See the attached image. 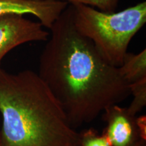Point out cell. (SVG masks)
Listing matches in <instances>:
<instances>
[{"instance_id":"obj_13","label":"cell","mask_w":146,"mask_h":146,"mask_svg":"<svg viewBox=\"0 0 146 146\" xmlns=\"http://www.w3.org/2000/svg\"><path fill=\"white\" fill-rule=\"evenodd\" d=\"M78 146H79V145H78Z\"/></svg>"},{"instance_id":"obj_5","label":"cell","mask_w":146,"mask_h":146,"mask_svg":"<svg viewBox=\"0 0 146 146\" xmlns=\"http://www.w3.org/2000/svg\"><path fill=\"white\" fill-rule=\"evenodd\" d=\"M102 113V118L106 123L104 133L112 146H132L141 139H146V132L140 128L137 117L127 108L114 104Z\"/></svg>"},{"instance_id":"obj_10","label":"cell","mask_w":146,"mask_h":146,"mask_svg":"<svg viewBox=\"0 0 146 146\" xmlns=\"http://www.w3.org/2000/svg\"><path fill=\"white\" fill-rule=\"evenodd\" d=\"M68 3H77L92 7L105 12H114L117 8L119 0H60Z\"/></svg>"},{"instance_id":"obj_7","label":"cell","mask_w":146,"mask_h":146,"mask_svg":"<svg viewBox=\"0 0 146 146\" xmlns=\"http://www.w3.org/2000/svg\"><path fill=\"white\" fill-rule=\"evenodd\" d=\"M118 69L129 85L146 78V49L137 54L127 52Z\"/></svg>"},{"instance_id":"obj_6","label":"cell","mask_w":146,"mask_h":146,"mask_svg":"<svg viewBox=\"0 0 146 146\" xmlns=\"http://www.w3.org/2000/svg\"><path fill=\"white\" fill-rule=\"evenodd\" d=\"M68 5L60 0H0V16L30 14L50 29Z\"/></svg>"},{"instance_id":"obj_12","label":"cell","mask_w":146,"mask_h":146,"mask_svg":"<svg viewBox=\"0 0 146 146\" xmlns=\"http://www.w3.org/2000/svg\"><path fill=\"white\" fill-rule=\"evenodd\" d=\"M0 146H2V143H1V131H0Z\"/></svg>"},{"instance_id":"obj_11","label":"cell","mask_w":146,"mask_h":146,"mask_svg":"<svg viewBox=\"0 0 146 146\" xmlns=\"http://www.w3.org/2000/svg\"><path fill=\"white\" fill-rule=\"evenodd\" d=\"M132 146H146V139H140L139 141L137 142L136 143H135Z\"/></svg>"},{"instance_id":"obj_4","label":"cell","mask_w":146,"mask_h":146,"mask_svg":"<svg viewBox=\"0 0 146 146\" xmlns=\"http://www.w3.org/2000/svg\"><path fill=\"white\" fill-rule=\"evenodd\" d=\"M50 33L39 22L21 14L0 16V68L4 56L15 47L33 41H45Z\"/></svg>"},{"instance_id":"obj_3","label":"cell","mask_w":146,"mask_h":146,"mask_svg":"<svg viewBox=\"0 0 146 146\" xmlns=\"http://www.w3.org/2000/svg\"><path fill=\"white\" fill-rule=\"evenodd\" d=\"M76 29L91 40L104 58L119 67L133 36L146 23V2L118 12H105L81 3H70Z\"/></svg>"},{"instance_id":"obj_2","label":"cell","mask_w":146,"mask_h":146,"mask_svg":"<svg viewBox=\"0 0 146 146\" xmlns=\"http://www.w3.org/2000/svg\"><path fill=\"white\" fill-rule=\"evenodd\" d=\"M0 113L2 146H78L79 133L33 71L0 68Z\"/></svg>"},{"instance_id":"obj_9","label":"cell","mask_w":146,"mask_h":146,"mask_svg":"<svg viewBox=\"0 0 146 146\" xmlns=\"http://www.w3.org/2000/svg\"><path fill=\"white\" fill-rule=\"evenodd\" d=\"M79 146H112L104 133L100 135L96 130L89 129L79 133Z\"/></svg>"},{"instance_id":"obj_8","label":"cell","mask_w":146,"mask_h":146,"mask_svg":"<svg viewBox=\"0 0 146 146\" xmlns=\"http://www.w3.org/2000/svg\"><path fill=\"white\" fill-rule=\"evenodd\" d=\"M129 87L133 99L127 109L132 114L137 115L146 105V78L129 84Z\"/></svg>"},{"instance_id":"obj_1","label":"cell","mask_w":146,"mask_h":146,"mask_svg":"<svg viewBox=\"0 0 146 146\" xmlns=\"http://www.w3.org/2000/svg\"><path fill=\"white\" fill-rule=\"evenodd\" d=\"M38 74L73 129L94 121L108 107L130 96L129 84L76 29L68 3L50 29Z\"/></svg>"}]
</instances>
